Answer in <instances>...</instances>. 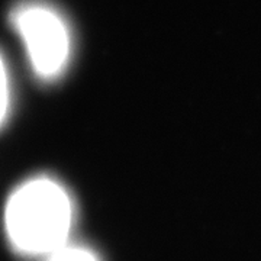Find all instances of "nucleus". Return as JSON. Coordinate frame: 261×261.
Listing matches in <instances>:
<instances>
[{"label": "nucleus", "instance_id": "f03ea898", "mask_svg": "<svg viewBox=\"0 0 261 261\" xmlns=\"http://www.w3.org/2000/svg\"><path fill=\"white\" fill-rule=\"evenodd\" d=\"M10 25L39 80L56 82L64 74L71 58L73 37L67 19L54 5L47 0H22L10 10Z\"/></svg>", "mask_w": 261, "mask_h": 261}, {"label": "nucleus", "instance_id": "20e7f679", "mask_svg": "<svg viewBox=\"0 0 261 261\" xmlns=\"http://www.w3.org/2000/svg\"><path fill=\"white\" fill-rule=\"evenodd\" d=\"M44 261H99V258L89 248L68 243L48 255Z\"/></svg>", "mask_w": 261, "mask_h": 261}, {"label": "nucleus", "instance_id": "7ed1b4c3", "mask_svg": "<svg viewBox=\"0 0 261 261\" xmlns=\"http://www.w3.org/2000/svg\"><path fill=\"white\" fill-rule=\"evenodd\" d=\"M12 105V89H10V77L8 65L5 58L0 54V128L6 123L10 113Z\"/></svg>", "mask_w": 261, "mask_h": 261}, {"label": "nucleus", "instance_id": "f257e3e1", "mask_svg": "<svg viewBox=\"0 0 261 261\" xmlns=\"http://www.w3.org/2000/svg\"><path fill=\"white\" fill-rule=\"evenodd\" d=\"M74 219L75 207L68 190L57 178L34 176L8 197L3 225L16 254L45 260L70 243Z\"/></svg>", "mask_w": 261, "mask_h": 261}]
</instances>
